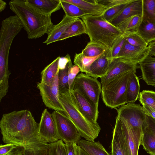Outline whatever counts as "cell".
Instances as JSON below:
<instances>
[{
	"label": "cell",
	"mask_w": 155,
	"mask_h": 155,
	"mask_svg": "<svg viewBox=\"0 0 155 155\" xmlns=\"http://www.w3.org/2000/svg\"><path fill=\"white\" fill-rule=\"evenodd\" d=\"M126 40L131 45L139 47L146 48L148 45L136 31L129 32Z\"/></svg>",
	"instance_id": "38"
},
{
	"label": "cell",
	"mask_w": 155,
	"mask_h": 155,
	"mask_svg": "<svg viewBox=\"0 0 155 155\" xmlns=\"http://www.w3.org/2000/svg\"><path fill=\"white\" fill-rule=\"evenodd\" d=\"M26 1L41 12L50 16L61 8V0H26Z\"/></svg>",
	"instance_id": "23"
},
{
	"label": "cell",
	"mask_w": 155,
	"mask_h": 155,
	"mask_svg": "<svg viewBox=\"0 0 155 155\" xmlns=\"http://www.w3.org/2000/svg\"><path fill=\"white\" fill-rule=\"evenodd\" d=\"M108 48L101 43L90 41L81 52L86 57H95L102 54Z\"/></svg>",
	"instance_id": "29"
},
{
	"label": "cell",
	"mask_w": 155,
	"mask_h": 155,
	"mask_svg": "<svg viewBox=\"0 0 155 155\" xmlns=\"http://www.w3.org/2000/svg\"><path fill=\"white\" fill-rule=\"evenodd\" d=\"M74 4L81 9L86 14L94 16H102L107 10L104 5L99 3L97 0H64Z\"/></svg>",
	"instance_id": "21"
},
{
	"label": "cell",
	"mask_w": 155,
	"mask_h": 155,
	"mask_svg": "<svg viewBox=\"0 0 155 155\" xmlns=\"http://www.w3.org/2000/svg\"><path fill=\"white\" fill-rule=\"evenodd\" d=\"M70 61L64 68L59 69L58 78L59 90L69 89L68 72L70 67L72 65Z\"/></svg>",
	"instance_id": "33"
},
{
	"label": "cell",
	"mask_w": 155,
	"mask_h": 155,
	"mask_svg": "<svg viewBox=\"0 0 155 155\" xmlns=\"http://www.w3.org/2000/svg\"><path fill=\"white\" fill-rule=\"evenodd\" d=\"M100 55L95 57H89L85 56L82 52L76 53L74 57V63L79 68L81 72L87 74L91 64Z\"/></svg>",
	"instance_id": "30"
},
{
	"label": "cell",
	"mask_w": 155,
	"mask_h": 155,
	"mask_svg": "<svg viewBox=\"0 0 155 155\" xmlns=\"http://www.w3.org/2000/svg\"><path fill=\"white\" fill-rule=\"evenodd\" d=\"M143 16L134 15L126 19L118 27L123 33L136 31L140 24Z\"/></svg>",
	"instance_id": "31"
},
{
	"label": "cell",
	"mask_w": 155,
	"mask_h": 155,
	"mask_svg": "<svg viewBox=\"0 0 155 155\" xmlns=\"http://www.w3.org/2000/svg\"><path fill=\"white\" fill-rule=\"evenodd\" d=\"M66 145L68 155H78L76 146L77 144L68 143Z\"/></svg>",
	"instance_id": "43"
},
{
	"label": "cell",
	"mask_w": 155,
	"mask_h": 155,
	"mask_svg": "<svg viewBox=\"0 0 155 155\" xmlns=\"http://www.w3.org/2000/svg\"><path fill=\"white\" fill-rule=\"evenodd\" d=\"M136 72H132L130 75L126 94L127 103H134L140 95V85Z\"/></svg>",
	"instance_id": "25"
},
{
	"label": "cell",
	"mask_w": 155,
	"mask_h": 155,
	"mask_svg": "<svg viewBox=\"0 0 155 155\" xmlns=\"http://www.w3.org/2000/svg\"><path fill=\"white\" fill-rule=\"evenodd\" d=\"M84 22L90 41L101 43L110 48L123 33L119 28L105 20L102 16L85 15Z\"/></svg>",
	"instance_id": "4"
},
{
	"label": "cell",
	"mask_w": 155,
	"mask_h": 155,
	"mask_svg": "<svg viewBox=\"0 0 155 155\" xmlns=\"http://www.w3.org/2000/svg\"><path fill=\"white\" fill-rule=\"evenodd\" d=\"M38 126L27 110L4 114L0 121L2 140L22 147L23 155H48L49 143L39 135Z\"/></svg>",
	"instance_id": "1"
},
{
	"label": "cell",
	"mask_w": 155,
	"mask_h": 155,
	"mask_svg": "<svg viewBox=\"0 0 155 155\" xmlns=\"http://www.w3.org/2000/svg\"><path fill=\"white\" fill-rule=\"evenodd\" d=\"M112 59L110 49L108 48L92 63L86 74L97 79L104 77L107 72Z\"/></svg>",
	"instance_id": "17"
},
{
	"label": "cell",
	"mask_w": 155,
	"mask_h": 155,
	"mask_svg": "<svg viewBox=\"0 0 155 155\" xmlns=\"http://www.w3.org/2000/svg\"><path fill=\"white\" fill-rule=\"evenodd\" d=\"M142 107L146 114L150 116L155 119V110L150 106L146 105H142Z\"/></svg>",
	"instance_id": "44"
},
{
	"label": "cell",
	"mask_w": 155,
	"mask_h": 155,
	"mask_svg": "<svg viewBox=\"0 0 155 155\" xmlns=\"http://www.w3.org/2000/svg\"><path fill=\"white\" fill-rule=\"evenodd\" d=\"M137 64L119 58L112 59L107 74L101 78L102 85L106 84L119 75L130 71L136 72Z\"/></svg>",
	"instance_id": "13"
},
{
	"label": "cell",
	"mask_w": 155,
	"mask_h": 155,
	"mask_svg": "<svg viewBox=\"0 0 155 155\" xmlns=\"http://www.w3.org/2000/svg\"><path fill=\"white\" fill-rule=\"evenodd\" d=\"M6 5V3L4 1L0 0V12H1L5 8Z\"/></svg>",
	"instance_id": "47"
},
{
	"label": "cell",
	"mask_w": 155,
	"mask_h": 155,
	"mask_svg": "<svg viewBox=\"0 0 155 155\" xmlns=\"http://www.w3.org/2000/svg\"><path fill=\"white\" fill-rule=\"evenodd\" d=\"M61 7L65 15L73 18H81L82 16L86 15L80 8L76 5L61 0Z\"/></svg>",
	"instance_id": "32"
},
{
	"label": "cell",
	"mask_w": 155,
	"mask_h": 155,
	"mask_svg": "<svg viewBox=\"0 0 155 155\" xmlns=\"http://www.w3.org/2000/svg\"><path fill=\"white\" fill-rule=\"evenodd\" d=\"M111 155H132L120 119L117 115L111 143Z\"/></svg>",
	"instance_id": "12"
},
{
	"label": "cell",
	"mask_w": 155,
	"mask_h": 155,
	"mask_svg": "<svg viewBox=\"0 0 155 155\" xmlns=\"http://www.w3.org/2000/svg\"><path fill=\"white\" fill-rule=\"evenodd\" d=\"M132 72L134 71L124 73L107 84L102 85L101 97L107 107L117 109L127 104L126 91Z\"/></svg>",
	"instance_id": "5"
},
{
	"label": "cell",
	"mask_w": 155,
	"mask_h": 155,
	"mask_svg": "<svg viewBox=\"0 0 155 155\" xmlns=\"http://www.w3.org/2000/svg\"><path fill=\"white\" fill-rule=\"evenodd\" d=\"M79 18H73L65 15L58 24L53 25L48 30L47 38L43 43L48 45L58 41L67 29Z\"/></svg>",
	"instance_id": "18"
},
{
	"label": "cell",
	"mask_w": 155,
	"mask_h": 155,
	"mask_svg": "<svg viewBox=\"0 0 155 155\" xmlns=\"http://www.w3.org/2000/svg\"><path fill=\"white\" fill-rule=\"evenodd\" d=\"M84 34H87L86 27L83 20L79 18L67 29L58 41L63 40Z\"/></svg>",
	"instance_id": "28"
},
{
	"label": "cell",
	"mask_w": 155,
	"mask_h": 155,
	"mask_svg": "<svg viewBox=\"0 0 155 155\" xmlns=\"http://www.w3.org/2000/svg\"><path fill=\"white\" fill-rule=\"evenodd\" d=\"M81 70L77 65L72 64L68 72L69 89H71L74 80Z\"/></svg>",
	"instance_id": "42"
},
{
	"label": "cell",
	"mask_w": 155,
	"mask_h": 155,
	"mask_svg": "<svg viewBox=\"0 0 155 155\" xmlns=\"http://www.w3.org/2000/svg\"><path fill=\"white\" fill-rule=\"evenodd\" d=\"M129 32L124 33L114 43L110 49L112 59L116 58L120 51Z\"/></svg>",
	"instance_id": "40"
},
{
	"label": "cell",
	"mask_w": 155,
	"mask_h": 155,
	"mask_svg": "<svg viewBox=\"0 0 155 155\" xmlns=\"http://www.w3.org/2000/svg\"><path fill=\"white\" fill-rule=\"evenodd\" d=\"M38 134L40 137L48 143L59 140L52 114L46 108L42 112L38 124Z\"/></svg>",
	"instance_id": "14"
},
{
	"label": "cell",
	"mask_w": 155,
	"mask_h": 155,
	"mask_svg": "<svg viewBox=\"0 0 155 155\" xmlns=\"http://www.w3.org/2000/svg\"><path fill=\"white\" fill-rule=\"evenodd\" d=\"M129 3L120 5L109 9L102 16L105 20L110 22L118 16Z\"/></svg>",
	"instance_id": "37"
},
{
	"label": "cell",
	"mask_w": 155,
	"mask_h": 155,
	"mask_svg": "<svg viewBox=\"0 0 155 155\" xmlns=\"http://www.w3.org/2000/svg\"><path fill=\"white\" fill-rule=\"evenodd\" d=\"M54 121L59 140L65 144H78L81 136L75 126L64 113L54 110L51 114Z\"/></svg>",
	"instance_id": "7"
},
{
	"label": "cell",
	"mask_w": 155,
	"mask_h": 155,
	"mask_svg": "<svg viewBox=\"0 0 155 155\" xmlns=\"http://www.w3.org/2000/svg\"><path fill=\"white\" fill-rule=\"evenodd\" d=\"M23 148L13 143L0 146V155H23Z\"/></svg>",
	"instance_id": "36"
},
{
	"label": "cell",
	"mask_w": 155,
	"mask_h": 155,
	"mask_svg": "<svg viewBox=\"0 0 155 155\" xmlns=\"http://www.w3.org/2000/svg\"><path fill=\"white\" fill-rule=\"evenodd\" d=\"M118 116L120 119L132 155H138L139 147L141 145L142 130L133 128L124 119Z\"/></svg>",
	"instance_id": "19"
},
{
	"label": "cell",
	"mask_w": 155,
	"mask_h": 155,
	"mask_svg": "<svg viewBox=\"0 0 155 155\" xmlns=\"http://www.w3.org/2000/svg\"><path fill=\"white\" fill-rule=\"evenodd\" d=\"M143 16L155 22V0H143Z\"/></svg>",
	"instance_id": "39"
},
{
	"label": "cell",
	"mask_w": 155,
	"mask_h": 155,
	"mask_svg": "<svg viewBox=\"0 0 155 155\" xmlns=\"http://www.w3.org/2000/svg\"><path fill=\"white\" fill-rule=\"evenodd\" d=\"M134 0H97V2L104 6L107 10L121 5L132 2Z\"/></svg>",
	"instance_id": "41"
},
{
	"label": "cell",
	"mask_w": 155,
	"mask_h": 155,
	"mask_svg": "<svg viewBox=\"0 0 155 155\" xmlns=\"http://www.w3.org/2000/svg\"><path fill=\"white\" fill-rule=\"evenodd\" d=\"M60 58L58 57L41 71V83L48 85L52 83L58 74Z\"/></svg>",
	"instance_id": "26"
},
{
	"label": "cell",
	"mask_w": 155,
	"mask_h": 155,
	"mask_svg": "<svg viewBox=\"0 0 155 155\" xmlns=\"http://www.w3.org/2000/svg\"><path fill=\"white\" fill-rule=\"evenodd\" d=\"M48 155H50L48 154Z\"/></svg>",
	"instance_id": "48"
},
{
	"label": "cell",
	"mask_w": 155,
	"mask_h": 155,
	"mask_svg": "<svg viewBox=\"0 0 155 155\" xmlns=\"http://www.w3.org/2000/svg\"><path fill=\"white\" fill-rule=\"evenodd\" d=\"M139 100L142 105L148 106L155 110V92L144 90L141 92Z\"/></svg>",
	"instance_id": "35"
},
{
	"label": "cell",
	"mask_w": 155,
	"mask_h": 155,
	"mask_svg": "<svg viewBox=\"0 0 155 155\" xmlns=\"http://www.w3.org/2000/svg\"><path fill=\"white\" fill-rule=\"evenodd\" d=\"M141 145L147 153L155 155V119L147 115L142 126Z\"/></svg>",
	"instance_id": "15"
},
{
	"label": "cell",
	"mask_w": 155,
	"mask_h": 155,
	"mask_svg": "<svg viewBox=\"0 0 155 155\" xmlns=\"http://www.w3.org/2000/svg\"><path fill=\"white\" fill-rule=\"evenodd\" d=\"M8 4L10 9L20 20L29 39L38 38L47 34L53 25L51 16L41 12L26 0H12Z\"/></svg>",
	"instance_id": "2"
},
{
	"label": "cell",
	"mask_w": 155,
	"mask_h": 155,
	"mask_svg": "<svg viewBox=\"0 0 155 155\" xmlns=\"http://www.w3.org/2000/svg\"><path fill=\"white\" fill-rule=\"evenodd\" d=\"M149 49L146 48H141L132 45L126 40L120 51L115 58H121L138 64L148 55Z\"/></svg>",
	"instance_id": "16"
},
{
	"label": "cell",
	"mask_w": 155,
	"mask_h": 155,
	"mask_svg": "<svg viewBox=\"0 0 155 155\" xmlns=\"http://www.w3.org/2000/svg\"><path fill=\"white\" fill-rule=\"evenodd\" d=\"M101 85L97 78L81 72L75 78L71 90H78L95 104L98 105Z\"/></svg>",
	"instance_id": "8"
},
{
	"label": "cell",
	"mask_w": 155,
	"mask_h": 155,
	"mask_svg": "<svg viewBox=\"0 0 155 155\" xmlns=\"http://www.w3.org/2000/svg\"><path fill=\"white\" fill-rule=\"evenodd\" d=\"M119 116L124 119L133 128L142 130L147 114L140 104L127 103L117 109Z\"/></svg>",
	"instance_id": "9"
},
{
	"label": "cell",
	"mask_w": 155,
	"mask_h": 155,
	"mask_svg": "<svg viewBox=\"0 0 155 155\" xmlns=\"http://www.w3.org/2000/svg\"><path fill=\"white\" fill-rule=\"evenodd\" d=\"M149 55L155 56V40L150 42L148 45Z\"/></svg>",
	"instance_id": "45"
},
{
	"label": "cell",
	"mask_w": 155,
	"mask_h": 155,
	"mask_svg": "<svg viewBox=\"0 0 155 155\" xmlns=\"http://www.w3.org/2000/svg\"><path fill=\"white\" fill-rule=\"evenodd\" d=\"M59 99L64 113L75 126L81 137L94 141L101 130L98 124L92 123L85 117L75 104L70 90H59Z\"/></svg>",
	"instance_id": "3"
},
{
	"label": "cell",
	"mask_w": 155,
	"mask_h": 155,
	"mask_svg": "<svg viewBox=\"0 0 155 155\" xmlns=\"http://www.w3.org/2000/svg\"><path fill=\"white\" fill-rule=\"evenodd\" d=\"M139 64L142 79L147 85L155 86V57L148 55Z\"/></svg>",
	"instance_id": "22"
},
{
	"label": "cell",
	"mask_w": 155,
	"mask_h": 155,
	"mask_svg": "<svg viewBox=\"0 0 155 155\" xmlns=\"http://www.w3.org/2000/svg\"><path fill=\"white\" fill-rule=\"evenodd\" d=\"M48 152L50 155H68L66 145L61 140L49 143Z\"/></svg>",
	"instance_id": "34"
},
{
	"label": "cell",
	"mask_w": 155,
	"mask_h": 155,
	"mask_svg": "<svg viewBox=\"0 0 155 155\" xmlns=\"http://www.w3.org/2000/svg\"><path fill=\"white\" fill-rule=\"evenodd\" d=\"M78 155H87L84 150L78 144L76 146Z\"/></svg>",
	"instance_id": "46"
},
{
	"label": "cell",
	"mask_w": 155,
	"mask_h": 155,
	"mask_svg": "<svg viewBox=\"0 0 155 155\" xmlns=\"http://www.w3.org/2000/svg\"><path fill=\"white\" fill-rule=\"evenodd\" d=\"M23 28L20 20L15 15L2 21L0 30V70L8 69L9 54L12 43Z\"/></svg>",
	"instance_id": "6"
},
{
	"label": "cell",
	"mask_w": 155,
	"mask_h": 155,
	"mask_svg": "<svg viewBox=\"0 0 155 155\" xmlns=\"http://www.w3.org/2000/svg\"><path fill=\"white\" fill-rule=\"evenodd\" d=\"M136 31L148 44L155 40V22L143 16Z\"/></svg>",
	"instance_id": "24"
},
{
	"label": "cell",
	"mask_w": 155,
	"mask_h": 155,
	"mask_svg": "<svg viewBox=\"0 0 155 155\" xmlns=\"http://www.w3.org/2000/svg\"><path fill=\"white\" fill-rule=\"evenodd\" d=\"M77 144L87 155H110L99 141L95 142L81 139Z\"/></svg>",
	"instance_id": "27"
},
{
	"label": "cell",
	"mask_w": 155,
	"mask_h": 155,
	"mask_svg": "<svg viewBox=\"0 0 155 155\" xmlns=\"http://www.w3.org/2000/svg\"><path fill=\"white\" fill-rule=\"evenodd\" d=\"M58 74L52 83L48 85L41 82L37 84L42 100L45 106L54 110L64 112L60 102Z\"/></svg>",
	"instance_id": "10"
},
{
	"label": "cell",
	"mask_w": 155,
	"mask_h": 155,
	"mask_svg": "<svg viewBox=\"0 0 155 155\" xmlns=\"http://www.w3.org/2000/svg\"><path fill=\"white\" fill-rule=\"evenodd\" d=\"M134 15H143V0H134L128 4L119 15L110 22L118 27L128 18Z\"/></svg>",
	"instance_id": "20"
},
{
	"label": "cell",
	"mask_w": 155,
	"mask_h": 155,
	"mask_svg": "<svg viewBox=\"0 0 155 155\" xmlns=\"http://www.w3.org/2000/svg\"><path fill=\"white\" fill-rule=\"evenodd\" d=\"M70 90L75 104L85 117L91 123L98 124L97 121L99 113L98 105L95 104L78 90Z\"/></svg>",
	"instance_id": "11"
}]
</instances>
